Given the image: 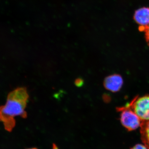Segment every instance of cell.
<instances>
[{
    "mask_svg": "<svg viewBox=\"0 0 149 149\" xmlns=\"http://www.w3.org/2000/svg\"><path fill=\"white\" fill-rule=\"evenodd\" d=\"M28 98L27 89L18 88L9 93L5 104L0 106V121L7 131L11 132L15 126V117H27L25 109Z\"/></svg>",
    "mask_w": 149,
    "mask_h": 149,
    "instance_id": "cell-1",
    "label": "cell"
},
{
    "mask_svg": "<svg viewBox=\"0 0 149 149\" xmlns=\"http://www.w3.org/2000/svg\"><path fill=\"white\" fill-rule=\"evenodd\" d=\"M117 110L121 112L120 120L121 124L127 130L132 131L141 126L142 120L128 104L125 107L117 108Z\"/></svg>",
    "mask_w": 149,
    "mask_h": 149,
    "instance_id": "cell-2",
    "label": "cell"
},
{
    "mask_svg": "<svg viewBox=\"0 0 149 149\" xmlns=\"http://www.w3.org/2000/svg\"><path fill=\"white\" fill-rule=\"evenodd\" d=\"M128 104L142 121L149 120V95L136 97Z\"/></svg>",
    "mask_w": 149,
    "mask_h": 149,
    "instance_id": "cell-3",
    "label": "cell"
},
{
    "mask_svg": "<svg viewBox=\"0 0 149 149\" xmlns=\"http://www.w3.org/2000/svg\"><path fill=\"white\" fill-rule=\"evenodd\" d=\"M133 19L139 25V31L145 32L149 26V8L144 7L137 10Z\"/></svg>",
    "mask_w": 149,
    "mask_h": 149,
    "instance_id": "cell-4",
    "label": "cell"
},
{
    "mask_svg": "<svg viewBox=\"0 0 149 149\" xmlns=\"http://www.w3.org/2000/svg\"><path fill=\"white\" fill-rule=\"evenodd\" d=\"M122 77L118 74H113L106 77L104 85L107 90L116 93L120 91L123 85Z\"/></svg>",
    "mask_w": 149,
    "mask_h": 149,
    "instance_id": "cell-5",
    "label": "cell"
},
{
    "mask_svg": "<svg viewBox=\"0 0 149 149\" xmlns=\"http://www.w3.org/2000/svg\"><path fill=\"white\" fill-rule=\"evenodd\" d=\"M141 134L143 143L149 149V120L142 121L141 125Z\"/></svg>",
    "mask_w": 149,
    "mask_h": 149,
    "instance_id": "cell-6",
    "label": "cell"
},
{
    "mask_svg": "<svg viewBox=\"0 0 149 149\" xmlns=\"http://www.w3.org/2000/svg\"><path fill=\"white\" fill-rule=\"evenodd\" d=\"M131 149H148L145 145L142 144H137L133 147Z\"/></svg>",
    "mask_w": 149,
    "mask_h": 149,
    "instance_id": "cell-7",
    "label": "cell"
},
{
    "mask_svg": "<svg viewBox=\"0 0 149 149\" xmlns=\"http://www.w3.org/2000/svg\"><path fill=\"white\" fill-rule=\"evenodd\" d=\"M144 32L145 33L147 43H148L149 46V26L147 28V29H146V31Z\"/></svg>",
    "mask_w": 149,
    "mask_h": 149,
    "instance_id": "cell-8",
    "label": "cell"
},
{
    "mask_svg": "<svg viewBox=\"0 0 149 149\" xmlns=\"http://www.w3.org/2000/svg\"><path fill=\"white\" fill-rule=\"evenodd\" d=\"M83 80H82V79H80V78L76 79L75 80V82H74L75 85L77 86H78V87L82 86L83 85Z\"/></svg>",
    "mask_w": 149,
    "mask_h": 149,
    "instance_id": "cell-9",
    "label": "cell"
},
{
    "mask_svg": "<svg viewBox=\"0 0 149 149\" xmlns=\"http://www.w3.org/2000/svg\"><path fill=\"white\" fill-rule=\"evenodd\" d=\"M52 149H59L58 147L56 146L55 144H54L53 146Z\"/></svg>",
    "mask_w": 149,
    "mask_h": 149,
    "instance_id": "cell-10",
    "label": "cell"
},
{
    "mask_svg": "<svg viewBox=\"0 0 149 149\" xmlns=\"http://www.w3.org/2000/svg\"><path fill=\"white\" fill-rule=\"evenodd\" d=\"M37 149L35 148H30V149Z\"/></svg>",
    "mask_w": 149,
    "mask_h": 149,
    "instance_id": "cell-11",
    "label": "cell"
}]
</instances>
